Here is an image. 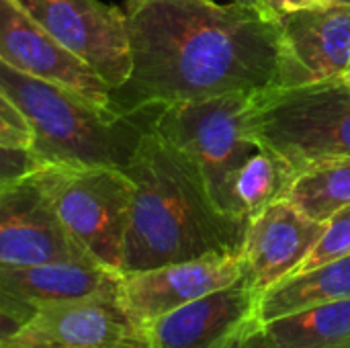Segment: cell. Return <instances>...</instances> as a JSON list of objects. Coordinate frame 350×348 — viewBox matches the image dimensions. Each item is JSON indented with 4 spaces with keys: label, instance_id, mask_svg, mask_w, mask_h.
<instances>
[{
    "label": "cell",
    "instance_id": "cell-25",
    "mask_svg": "<svg viewBox=\"0 0 350 348\" xmlns=\"http://www.w3.org/2000/svg\"><path fill=\"white\" fill-rule=\"evenodd\" d=\"M238 348H279L275 343H273V338L265 332V328H262V324L260 326H256L240 345Z\"/></svg>",
    "mask_w": 350,
    "mask_h": 348
},
{
    "label": "cell",
    "instance_id": "cell-14",
    "mask_svg": "<svg viewBox=\"0 0 350 348\" xmlns=\"http://www.w3.org/2000/svg\"><path fill=\"white\" fill-rule=\"evenodd\" d=\"M285 45L283 86L338 78L350 66V4H330L279 16Z\"/></svg>",
    "mask_w": 350,
    "mask_h": 348
},
{
    "label": "cell",
    "instance_id": "cell-13",
    "mask_svg": "<svg viewBox=\"0 0 350 348\" xmlns=\"http://www.w3.org/2000/svg\"><path fill=\"white\" fill-rule=\"evenodd\" d=\"M324 226L287 199L271 203L248 219L242 256L246 277L258 295L299 271L320 242Z\"/></svg>",
    "mask_w": 350,
    "mask_h": 348
},
{
    "label": "cell",
    "instance_id": "cell-1",
    "mask_svg": "<svg viewBox=\"0 0 350 348\" xmlns=\"http://www.w3.org/2000/svg\"><path fill=\"white\" fill-rule=\"evenodd\" d=\"M127 31L131 72L113 92L121 113L283 86L281 23L260 4L148 0Z\"/></svg>",
    "mask_w": 350,
    "mask_h": 348
},
{
    "label": "cell",
    "instance_id": "cell-26",
    "mask_svg": "<svg viewBox=\"0 0 350 348\" xmlns=\"http://www.w3.org/2000/svg\"><path fill=\"white\" fill-rule=\"evenodd\" d=\"M144 2H148V0H125V12L129 14V12H133L135 8H139Z\"/></svg>",
    "mask_w": 350,
    "mask_h": 348
},
{
    "label": "cell",
    "instance_id": "cell-3",
    "mask_svg": "<svg viewBox=\"0 0 350 348\" xmlns=\"http://www.w3.org/2000/svg\"><path fill=\"white\" fill-rule=\"evenodd\" d=\"M0 90L33 131V152L49 164L125 168L160 107L135 113L105 109L55 82L0 59Z\"/></svg>",
    "mask_w": 350,
    "mask_h": 348
},
{
    "label": "cell",
    "instance_id": "cell-16",
    "mask_svg": "<svg viewBox=\"0 0 350 348\" xmlns=\"http://www.w3.org/2000/svg\"><path fill=\"white\" fill-rule=\"evenodd\" d=\"M342 299H350V254L293 273L260 293L258 320L260 324H267L289 314Z\"/></svg>",
    "mask_w": 350,
    "mask_h": 348
},
{
    "label": "cell",
    "instance_id": "cell-24",
    "mask_svg": "<svg viewBox=\"0 0 350 348\" xmlns=\"http://www.w3.org/2000/svg\"><path fill=\"white\" fill-rule=\"evenodd\" d=\"M332 0H262V6L273 12L275 16H283L289 12L297 10H308V8H318L324 4H330Z\"/></svg>",
    "mask_w": 350,
    "mask_h": 348
},
{
    "label": "cell",
    "instance_id": "cell-28",
    "mask_svg": "<svg viewBox=\"0 0 350 348\" xmlns=\"http://www.w3.org/2000/svg\"><path fill=\"white\" fill-rule=\"evenodd\" d=\"M336 2H345V4H350V0H336Z\"/></svg>",
    "mask_w": 350,
    "mask_h": 348
},
{
    "label": "cell",
    "instance_id": "cell-4",
    "mask_svg": "<svg viewBox=\"0 0 350 348\" xmlns=\"http://www.w3.org/2000/svg\"><path fill=\"white\" fill-rule=\"evenodd\" d=\"M244 131L295 172L326 158L350 156V88L340 78L250 94Z\"/></svg>",
    "mask_w": 350,
    "mask_h": 348
},
{
    "label": "cell",
    "instance_id": "cell-10",
    "mask_svg": "<svg viewBox=\"0 0 350 348\" xmlns=\"http://www.w3.org/2000/svg\"><path fill=\"white\" fill-rule=\"evenodd\" d=\"M256 326L258 293L242 277L154 320L142 336L152 348H238Z\"/></svg>",
    "mask_w": 350,
    "mask_h": 348
},
{
    "label": "cell",
    "instance_id": "cell-9",
    "mask_svg": "<svg viewBox=\"0 0 350 348\" xmlns=\"http://www.w3.org/2000/svg\"><path fill=\"white\" fill-rule=\"evenodd\" d=\"M0 348H148L113 293L55 302L35 308L33 316Z\"/></svg>",
    "mask_w": 350,
    "mask_h": 348
},
{
    "label": "cell",
    "instance_id": "cell-29",
    "mask_svg": "<svg viewBox=\"0 0 350 348\" xmlns=\"http://www.w3.org/2000/svg\"><path fill=\"white\" fill-rule=\"evenodd\" d=\"M148 348H152V347H148Z\"/></svg>",
    "mask_w": 350,
    "mask_h": 348
},
{
    "label": "cell",
    "instance_id": "cell-12",
    "mask_svg": "<svg viewBox=\"0 0 350 348\" xmlns=\"http://www.w3.org/2000/svg\"><path fill=\"white\" fill-rule=\"evenodd\" d=\"M0 59L23 74L70 88L94 105L115 109L113 90L14 0H0Z\"/></svg>",
    "mask_w": 350,
    "mask_h": 348
},
{
    "label": "cell",
    "instance_id": "cell-18",
    "mask_svg": "<svg viewBox=\"0 0 350 348\" xmlns=\"http://www.w3.org/2000/svg\"><path fill=\"white\" fill-rule=\"evenodd\" d=\"M285 199L312 219L326 224L350 205V156L306 166L293 178Z\"/></svg>",
    "mask_w": 350,
    "mask_h": 348
},
{
    "label": "cell",
    "instance_id": "cell-21",
    "mask_svg": "<svg viewBox=\"0 0 350 348\" xmlns=\"http://www.w3.org/2000/svg\"><path fill=\"white\" fill-rule=\"evenodd\" d=\"M45 164H49V162L43 160L33 150L0 144V187L16 183L21 178H27L35 172H39Z\"/></svg>",
    "mask_w": 350,
    "mask_h": 348
},
{
    "label": "cell",
    "instance_id": "cell-8",
    "mask_svg": "<svg viewBox=\"0 0 350 348\" xmlns=\"http://www.w3.org/2000/svg\"><path fill=\"white\" fill-rule=\"evenodd\" d=\"M246 277L242 252L209 254L146 271L121 273L117 304L142 332L154 320Z\"/></svg>",
    "mask_w": 350,
    "mask_h": 348
},
{
    "label": "cell",
    "instance_id": "cell-22",
    "mask_svg": "<svg viewBox=\"0 0 350 348\" xmlns=\"http://www.w3.org/2000/svg\"><path fill=\"white\" fill-rule=\"evenodd\" d=\"M33 131L8 96L0 90V144L33 150Z\"/></svg>",
    "mask_w": 350,
    "mask_h": 348
},
{
    "label": "cell",
    "instance_id": "cell-7",
    "mask_svg": "<svg viewBox=\"0 0 350 348\" xmlns=\"http://www.w3.org/2000/svg\"><path fill=\"white\" fill-rule=\"evenodd\" d=\"M113 92L131 72L127 12L100 0H14Z\"/></svg>",
    "mask_w": 350,
    "mask_h": 348
},
{
    "label": "cell",
    "instance_id": "cell-27",
    "mask_svg": "<svg viewBox=\"0 0 350 348\" xmlns=\"http://www.w3.org/2000/svg\"><path fill=\"white\" fill-rule=\"evenodd\" d=\"M338 78L345 82V86H347V88H350V66L345 70V72H342V74H340V76H338Z\"/></svg>",
    "mask_w": 350,
    "mask_h": 348
},
{
    "label": "cell",
    "instance_id": "cell-19",
    "mask_svg": "<svg viewBox=\"0 0 350 348\" xmlns=\"http://www.w3.org/2000/svg\"><path fill=\"white\" fill-rule=\"evenodd\" d=\"M297 172L279 154L258 148L240 166L232 183V211L240 217H252L271 203L285 199Z\"/></svg>",
    "mask_w": 350,
    "mask_h": 348
},
{
    "label": "cell",
    "instance_id": "cell-5",
    "mask_svg": "<svg viewBox=\"0 0 350 348\" xmlns=\"http://www.w3.org/2000/svg\"><path fill=\"white\" fill-rule=\"evenodd\" d=\"M37 180L72 240L94 263L121 275L133 201L125 168L45 164Z\"/></svg>",
    "mask_w": 350,
    "mask_h": 348
},
{
    "label": "cell",
    "instance_id": "cell-11",
    "mask_svg": "<svg viewBox=\"0 0 350 348\" xmlns=\"http://www.w3.org/2000/svg\"><path fill=\"white\" fill-rule=\"evenodd\" d=\"M94 263L57 219L37 172L0 187V265ZM98 265V263H96Z\"/></svg>",
    "mask_w": 350,
    "mask_h": 348
},
{
    "label": "cell",
    "instance_id": "cell-6",
    "mask_svg": "<svg viewBox=\"0 0 350 348\" xmlns=\"http://www.w3.org/2000/svg\"><path fill=\"white\" fill-rule=\"evenodd\" d=\"M248 105L246 92L183 101L160 107L152 123L154 131L199 166L215 203L232 215L234 176L256 152L244 131Z\"/></svg>",
    "mask_w": 350,
    "mask_h": 348
},
{
    "label": "cell",
    "instance_id": "cell-2",
    "mask_svg": "<svg viewBox=\"0 0 350 348\" xmlns=\"http://www.w3.org/2000/svg\"><path fill=\"white\" fill-rule=\"evenodd\" d=\"M133 201L121 273L242 252L248 217L224 211L199 166L152 127L129 164Z\"/></svg>",
    "mask_w": 350,
    "mask_h": 348
},
{
    "label": "cell",
    "instance_id": "cell-20",
    "mask_svg": "<svg viewBox=\"0 0 350 348\" xmlns=\"http://www.w3.org/2000/svg\"><path fill=\"white\" fill-rule=\"evenodd\" d=\"M350 254V205L345 207L342 211H338L336 215H332L326 226H324V234L320 238V242L316 244V248L312 250V254L306 258V263L299 267L297 273L314 269L318 265H324L328 260L334 258H342Z\"/></svg>",
    "mask_w": 350,
    "mask_h": 348
},
{
    "label": "cell",
    "instance_id": "cell-17",
    "mask_svg": "<svg viewBox=\"0 0 350 348\" xmlns=\"http://www.w3.org/2000/svg\"><path fill=\"white\" fill-rule=\"evenodd\" d=\"M279 348H350V299L262 324Z\"/></svg>",
    "mask_w": 350,
    "mask_h": 348
},
{
    "label": "cell",
    "instance_id": "cell-15",
    "mask_svg": "<svg viewBox=\"0 0 350 348\" xmlns=\"http://www.w3.org/2000/svg\"><path fill=\"white\" fill-rule=\"evenodd\" d=\"M117 281L119 273L86 260H59L27 267L0 265V295L31 314L45 304L113 293Z\"/></svg>",
    "mask_w": 350,
    "mask_h": 348
},
{
    "label": "cell",
    "instance_id": "cell-23",
    "mask_svg": "<svg viewBox=\"0 0 350 348\" xmlns=\"http://www.w3.org/2000/svg\"><path fill=\"white\" fill-rule=\"evenodd\" d=\"M33 314L12 302H8L6 297L0 295V340L6 338L8 334H12L18 326H23Z\"/></svg>",
    "mask_w": 350,
    "mask_h": 348
}]
</instances>
